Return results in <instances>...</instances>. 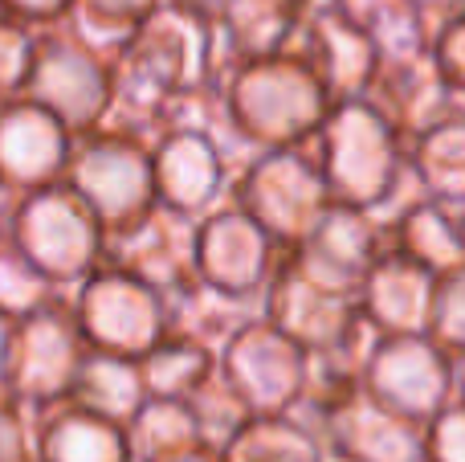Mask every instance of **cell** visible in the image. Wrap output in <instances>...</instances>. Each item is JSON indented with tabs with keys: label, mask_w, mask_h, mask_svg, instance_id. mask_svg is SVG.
<instances>
[{
	"label": "cell",
	"mask_w": 465,
	"mask_h": 462,
	"mask_svg": "<svg viewBox=\"0 0 465 462\" xmlns=\"http://www.w3.org/2000/svg\"><path fill=\"white\" fill-rule=\"evenodd\" d=\"M217 86L213 21L180 5L152 8L143 25L111 57V111L103 127L139 139H160L176 127L184 98Z\"/></svg>",
	"instance_id": "6da1fadb"
},
{
	"label": "cell",
	"mask_w": 465,
	"mask_h": 462,
	"mask_svg": "<svg viewBox=\"0 0 465 462\" xmlns=\"http://www.w3.org/2000/svg\"><path fill=\"white\" fill-rule=\"evenodd\" d=\"M217 82L225 123L249 156L314 144L331 111V98L322 95L311 65L290 49L232 65Z\"/></svg>",
	"instance_id": "7a4b0ae2"
},
{
	"label": "cell",
	"mask_w": 465,
	"mask_h": 462,
	"mask_svg": "<svg viewBox=\"0 0 465 462\" xmlns=\"http://www.w3.org/2000/svg\"><path fill=\"white\" fill-rule=\"evenodd\" d=\"M314 156L331 201L363 213L384 209L409 168V147L363 98L331 106L314 136Z\"/></svg>",
	"instance_id": "3957f363"
},
{
	"label": "cell",
	"mask_w": 465,
	"mask_h": 462,
	"mask_svg": "<svg viewBox=\"0 0 465 462\" xmlns=\"http://www.w3.org/2000/svg\"><path fill=\"white\" fill-rule=\"evenodd\" d=\"M8 246L57 291H74L90 270L103 266L106 234L70 185H49L16 196Z\"/></svg>",
	"instance_id": "277c9868"
},
{
	"label": "cell",
	"mask_w": 465,
	"mask_h": 462,
	"mask_svg": "<svg viewBox=\"0 0 465 462\" xmlns=\"http://www.w3.org/2000/svg\"><path fill=\"white\" fill-rule=\"evenodd\" d=\"M229 205L253 217L282 250H294L314 234L335 201L327 193L314 144H306L262 152L241 164L237 176L229 180Z\"/></svg>",
	"instance_id": "5b68a950"
},
{
	"label": "cell",
	"mask_w": 465,
	"mask_h": 462,
	"mask_svg": "<svg viewBox=\"0 0 465 462\" xmlns=\"http://www.w3.org/2000/svg\"><path fill=\"white\" fill-rule=\"evenodd\" d=\"M62 185H70L78 201L94 213L106 242L123 237L155 209L152 144L111 127L78 136Z\"/></svg>",
	"instance_id": "8992f818"
},
{
	"label": "cell",
	"mask_w": 465,
	"mask_h": 462,
	"mask_svg": "<svg viewBox=\"0 0 465 462\" xmlns=\"http://www.w3.org/2000/svg\"><path fill=\"white\" fill-rule=\"evenodd\" d=\"M262 319L278 327L286 340H294L306 357L343 352L376 336L360 311V291L319 278L294 258V250H282L278 266L265 283Z\"/></svg>",
	"instance_id": "52a82bcc"
},
{
	"label": "cell",
	"mask_w": 465,
	"mask_h": 462,
	"mask_svg": "<svg viewBox=\"0 0 465 462\" xmlns=\"http://www.w3.org/2000/svg\"><path fill=\"white\" fill-rule=\"evenodd\" d=\"M25 98L45 106L74 139L90 136L111 111V57L86 45L65 21L37 29Z\"/></svg>",
	"instance_id": "ba28073f"
},
{
	"label": "cell",
	"mask_w": 465,
	"mask_h": 462,
	"mask_svg": "<svg viewBox=\"0 0 465 462\" xmlns=\"http://www.w3.org/2000/svg\"><path fill=\"white\" fill-rule=\"evenodd\" d=\"M70 307L90 352L143 360L168 336V299L111 262L74 286Z\"/></svg>",
	"instance_id": "9c48e42d"
},
{
	"label": "cell",
	"mask_w": 465,
	"mask_h": 462,
	"mask_svg": "<svg viewBox=\"0 0 465 462\" xmlns=\"http://www.w3.org/2000/svg\"><path fill=\"white\" fill-rule=\"evenodd\" d=\"M86 340L78 332L70 295H57L41 311L16 319L5 365V397L21 401L33 414H45L70 401L78 368L86 360Z\"/></svg>",
	"instance_id": "30bf717a"
},
{
	"label": "cell",
	"mask_w": 465,
	"mask_h": 462,
	"mask_svg": "<svg viewBox=\"0 0 465 462\" xmlns=\"http://www.w3.org/2000/svg\"><path fill=\"white\" fill-rule=\"evenodd\" d=\"M363 393L425 430L453 401V360L429 336H376L363 360Z\"/></svg>",
	"instance_id": "8fae6325"
},
{
	"label": "cell",
	"mask_w": 465,
	"mask_h": 462,
	"mask_svg": "<svg viewBox=\"0 0 465 462\" xmlns=\"http://www.w3.org/2000/svg\"><path fill=\"white\" fill-rule=\"evenodd\" d=\"M217 377L249 417L290 414L306 385V352L265 319H249L217 352Z\"/></svg>",
	"instance_id": "7c38bea8"
},
{
	"label": "cell",
	"mask_w": 465,
	"mask_h": 462,
	"mask_svg": "<svg viewBox=\"0 0 465 462\" xmlns=\"http://www.w3.org/2000/svg\"><path fill=\"white\" fill-rule=\"evenodd\" d=\"M282 246L237 205H217L196 221V278L232 299H262Z\"/></svg>",
	"instance_id": "4fadbf2b"
},
{
	"label": "cell",
	"mask_w": 465,
	"mask_h": 462,
	"mask_svg": "<svg viewBox=\"0 0 465 462\" xmlns=\"http://www.w3.org/2000/svg\"><path fill=\"white\" fill-rule=\"evenodd\" d=\"M290 54H298L311 74L319 78L322 95L335 103H355L368 95L371 74L380 65V54L371 49V41L347 21L343 13L327 5V0H311L302 13Z\"/></svg>",
	"instance_id": "5bb4252c"
},
{
	"label": "cell",
	"mask_w": 465,
	"mask_h": 462,
	"mask_svg": "<svg viewBox=\"0 0 465 462\" xmlns=\"http://www.w3.org/2000/svg\"><path fill=\"white\" fill-rule=\"evenodd\" d=\"M103 262L127 270L131 278L172 299L193 283H201L196 278V221L155 205L135 229L106 242Z\"/></svg>",
	"instance_id": "9a60e30c"
},
{
	"label": "cell",
	"mask_w": 465,
	"mask_h": 462,
	"mask_svg": "<svg viewBox=\"0 0 465 462\" xmlns=\"http://www.w3.org/2000/svg\"><path fill=\"white\" fill-rule=\"evenodd\" d=\"M74 152V136L33 98L0 103V188L25 196L62 185Z\"/></svg>",
	"instance_id": "2e32d148"
},
{
	"label": "cell",
	"mask_w": 465,
	"mask_h": 462,
	"mask_svg": "<svg viewBox=\"0 0 465 462\" xmlns=\"http://www.w3.org/2000/svg\"><path fill=\"white\" fill-rule=\"evenodd\" d=\"M155 205L201 221L229 188V160L209 131H168L152 139Z\"/></svg>",
	"instance_id": "e0dca14e"
},
{
	"label": "cell",
	"mask_w": 465,
	"mask_h": 462,
	"mask_svg": "<svg viewBox=\"0 0 465 462\" xmlns=\"http://www.w3.org/2000/svg\"><path fill=\"white\" fill-rule=\"evenodd\" d=\"M363 103L401 136L404 147L461 111L458 95L437 74L429 49L412 57H384L376 65V74H371V86L363 95Z\"/></svg>",
	"instance_id": "ac0fdd59"
},
{
	"label": "cell",
	"mask_w": 465,
	"mask_h": 462,
	"mask_svg": "<svg viewBox=\"0 0 465 462\" xmlns=\"http://www.w3.org/2000/svg\"><path fill=\"white\" fill-rule=\"evenodd\" d=\"M314 438L327 462H425V430L388 414L363 389L322 417Z\"/></svg>",
	"instance_id": "d6986e66"
},
{
	"label": "cell",
	"mask_w": 465,
	"mask_h": 462,
	"mask_svg": "<svg viewBox=\"0 0 465 462\" xmlns=\"http://www.w3.org/2000/svg\"><path fill=\"white\" fill-rule=\"evenodd\" d=\"M437 278L401 254H380L360 283V311L376 336H429Z\"/></svg>",
	"instance_id": "ffe728a7"
},
{
	"label": "cell",
	"mask_w": 465,
	"mask_h": 462,
	"mask_svg": "<svg viewBox=\"0 0 465 462\" xmlns=\"http://www.w3.org/2000/svg\"><path fill=\"white\" fill-rule=\"evenodd\" d=\"M380 254H384V226L376 221V213L347 209V205H331L314 234L294 246V258L306 270L347 291H360L363 275Z\"/></svg>",
	"instance_id": "44dd1931"
},
{
	"label": "cell",
	"mask_w": 465,
	"mask_h": 462,
	"mask_svg": "<svg viewBox=\"0 0 465 462\" xmlns=\"http://www.w3.org/2000/svg\"><path fill=\"white\" fill-rule=\"evenodd\" d=\"M311 0H221L213 16L217 78L241 62L286 54Z\"/></svg>",
	"instance_id": "7402d4cb"
},
{
	"label": "cell",
	"mask_w": 465,
	"mask_h": 462,
	"mask_svg": "<svg viewBox=\"0 0 465 462\" xmlns=\"http://www.w3.org/2000/svg\"><path fill=\"white\" fill-rule=\"evenodd\" d=\"M380 226H384V254H401L433 278L465 266V209L412 196Z\"/></svg>",
	"instance_id": "603a6c76"
},
{
	"label": "cell",
	"mask_w": 465,
	"mask_h": 462,
	"mask_svg": "<svg viewBox=\"0 0 465 462\" xmlns=\"http://www.w3.org/2000/svg\"><path fill=\"white\" fill-rule=\"evenodd\" d=\"M33 462H131V450L123 426L103 422L65 401L37 414Z\"/></svg>",
	"instance_id": "cb8c5ba5"
},
{
	"label": "cell",
	"mask_w": 465,
	"mask_h": 462,
	"mask_svg": "<svg viewBox=\"0 0 465 462\" xmlns=\"http://www.w3.org/2000/svg\"><path fill=\"white\" fill-rule=\"evenodd\" d=\"M143 401H147V389H143V377H139V360L86 352V360L78 368V381L70 389V406L127 430V422L143 409Z\"/></svg>",
	"instance_id": "d4e9b609"
},
{
	"label": "cell",
	"mask_w": 465,
	"mask_h": 462,
	"mask_svg": "<svg viewBox=\"0 0 465 462\" xmlns=\"http://www.w3.org/2000/svg\"><path fill=\"white\" fill-rule=\"evenodd\" d=\"M409 172L437 205L465 209V106L409 144Z\"/></svg>",
	"instance_id": "484cf974"
},
{
	"label": "cell",
	"mask_w": 465,
	"mask_h": 462,
	"mask_svg": "<svg viewBox=\"0 0 465 462\" xmlns=\"http://www.w3.org/2000/svg\"><path fill=\"white\" fill-rule=\"evenodd\" d=\"M249 319H262V299H232L204 283H193L188 291L168 299V332L188 336L213 352L225 348L229 336L245 327Z\"/></svg>",
	"instance_id": "4316f807"
},
{
	"label": "cell",
	"mask_w": 465,
	"mask_h": 462,
	"mask_svg": "<svg viewBox=\"0 0 465 462\" xmlns=\"http://www.w3.org/2000/svg\"><path fill=\"white\" fill-rule=\"evenodd\" d=\"M335 13H343L371 49L384 57H412L429 49V21L412 0H327Z\"/></svg>",
	"instance_id": "83f0119b"
},
{
	"label": "cell",
	"mask_w": 465,
	"mask_h": 462,
	"mask_svg": "<svg viewBox=\"0 0 465 462\" xmlns=\"http://www.w3.org/2000/svg\"><path fill=\"white\" fill-rule=\"evenodd\" d=\"M127 450L131 462H180L196 450H204L201 426H196L188 401H143L135 417L127 422Z\"/></svg>",
	"instance_id": "f1b7e54d"
},
{
	"label": "cell",
	"mask_w": 465,
	"mask_h": 462,
	"mask_svg": "<svg viewBox=\"0 0 465 462\" xmlns=\"http://www.w3.org/2000/svg\"><path fill=\"white\" fill-rule=\"evenodd\" d=\"M139 377H143V389L152 401H188L201 385L217 377V352L188 336L168 332L139 360Z\"/></svg>",
	"instance_id": "f546056e"
},
{
	"label": "cell",
	"mask_w": 465,
	"mask_h": 462,
	"mask_svg": "<svg viewBox=\"0 0 465 462\" xmlns=\"http://www.w3.org/2000/svg\"><path fill=\"white\" fill-rule=\"evenodd\" d=\"M225 462H327L319 438L298 417H249L221 447Z\"/></svg>",
	"instance_id": "4dcf8cb0"
},
{
	"label": "cell",
	"mask_w": 465,
	"mask_h": 462,
	"mask_svg": "<svg viewBox=\"0 0 465 462\" xmlns=\"http://www.w3.org/2000/svg\"><path fill=\"white\" fill-rule=\"evenodd\" d=\"M155 5H160V0H74L65 25H70L86 45H94L98 54L114 57V49L152 16Z\"/></svg>",
	"instance_id": "1f68e13d"
},
{
	"label": "cell",
	"mask_w": 465,
	"mask_h": 462,
	"mask_svg": "<svg viewBox=\"0 0 465 462\" xmlns=\"http://www.w3.org/2000/svg\"><path fill=\"white\" fill-rule=\"evenodd\" d=\"M57 295H70V291H57L13 246H0V311H5L8 319L33 316V311H41L45 303H54Z\"/></svg>",
	"instance_id": "d6a6232c"
},
{
	"label": "cell",
	"mask_w": 465,
	"mask_h": 462,
	"mask_svg": "<svg viewBox=\"0 0 465 462\" xmlns=\"http://www.w3.org/2000/svg\"><path fill=\"white\" fill-rule=\"evenodd\" d=\"M188 409H193L196 426H201V438H204V447L209 450H221L232 434L249 422L245 406L232 397L229 385L221 381V377H213L209 385H201V389L188 397Z\"/></svg>",
	"instance_id": "836d02e7"
},
{
	"label": "cell",
	"mask_w": 465,
	"mask_h": 462,
	"mask_svg": "<svg viewBox=\"0 0 465 462\" xmlns=\"http://www.w3.org/2000/svg\"><path fill=\"white\" fill-rule=\"evenodd\" d=\"M429 340L450 360L465 357V266L437 278L433 319H429Z\"/></svg>",
	"instance_id": "e575fe53"
},
{
	"label": "cell",
	"mask_w": 465,
	"mask_h": 462,
	"mask_svg": "<svg viewBox=\"0 0 465 462\" xmlns=\"http://www.w3.org/2000/svg\"><path fill=\"white\" fill-rule=\"evenodd\" d=\"M33 49H37V29L0 13V103L25 98L29 70H33Z\"/></svg>",
	"instance_id": "d590c367"
},
{
	"label": "cell",
	"mask_w": 465,
	"mask_h": 462,
	"mask_svg": "<svg viewBox=\"0 0 465 462\" xmlns=\"http://www.w3.org/2000/svg\"><path fill=\"white\" fill-rule=\"evenodd\" d=\"M429 57H433L437 74L445 78V86L465 106V8L453 16H441L433 25V33H429Z\"/></svg>",
	"instance_id": "8d00e7d4"
},
{
	"label": "cell",
	"mask_w": 465,
	"mask_h": 462,
	"mask_svg": "<svg viewBox=\"0 0 465 462\" xmlns=\"http://www.w3.org/2000/svg\"><path fill=\"white\" fill-rule=\"evenodd\" d=\"M37 414L0 393V462H33Z\"/></svg>",
	"instance_id": "74e56055"
},
{
	"label": "cell",
	"mask_w": 465,
	"mask_h": 462,
	"mask_svg": "<svg viewBox=\"0 0 465 462\" xmlns=\"http://www.w3.org/2000/svg\"><path fill=\"white\" fill-rule=\"evenodd\" d=\"M425 462H465V401L453 397L425 426Z\"/></svg>",
	"instance_id": "f35d334b"
},
{
	"label": "cell",
	"mask_w": 465,
	"mask_h": 462,
	"mask_svg": "<svg viewBox=\"0 0 465 462\" xmlns=\"http://www.w3.org/2000/svg\"><path fill=\"white\" fill-rule=\"evenodd\" d=\"M74 0H0V13L16 16V21L33 25V29H49L70 16Z\"/></svg>",
	"instance_id": "ab89813d"
},
{
	"label": "cell",
	"mask_w": 465,
	"mask_h": 462,
	"mask_svg": "<svg viewBox=\"0 0 465 462\" xmlns=\"http://www.w3.org/2000/svg\"><path fill=\"white\" fill-rule=\"evenodd\" d=\"M412 5L425 13V21H429V33H433V25L441 21V16H453V13H461L465 8V0H412Z\"/></svg>",
	"instance_id": "60d3db41"
},
{
	"label": "cell",
	"mask_w": 465,
	"mask_h": 462,
	"mask_svg": "<svg viewBox=\"0 0 465 462\" xmlns=\"http://www.w3.org/2000/svg\"><path fill=\"white\" fill-rule=\"evenodd\" d=\"M13 324L5 311H0V393H5V365H8V344H13Z\"/></svg>",
	"instance_id": "b9f144b4"
},
{
	"label": "cell",
	"mask_w": 465,
	"mask_h": 462,
	"mask_svg": "<svg viewBox=\"0 0 465 462\" xmlns=\"http://www.w3.org/2000/svg\"><path fill=\"white\" fill-rule=\"evenodd\" d=\"M168 5H180V8H193V13H201L204 21H213L221 8V0H168Z\"/></svg>",
	"instance_id": "7bdbcfd3"
},
{
	"label": "cell",
	"mask_w": 465,
	"mask_h": 462,
	"mask_svg": "<svg viewBox=\"0 0 465 462\" xmlns=\"http://www.w3.org/2000/svg\"><path fill=\"white\" fill-rule=\"evenodd\" d=\"M13 205H16V196H8L5 188H0V246H8V221H13Z\"/></svg>",
	"instance_id": "ee69618b"
},
{
	"label": "cell",
	"mask_w": 465,
	"mask_h": 462,
	"mask_svg": "<svg viewBox=\"0 0 465 462\" xmlns=\"http://www.w3.org/2000/svg\"><path fill=\"white\" fill-rule=\"evenodd\" d=\"M453 397L465 401V357L453 360Z\"/></svg>",
	"instance_id": "f6af8a7d"
},
{
	"label": "cell",
	"mask_w": 465,
	"mask_h": 462,
	"mask_svg": "<svg viewBox=\"0 0 465 462\" xmlns=\"http://www.w3.org/2000/svg\"><path fill=\"white\" fill-rule=\"evenodd\" d=\"M180 462H225V458H221V450L204 447V450H196V455H188V458H180Z\"/></svg>",
	"instance_id": "bcb514c9"
}]
</instances>
